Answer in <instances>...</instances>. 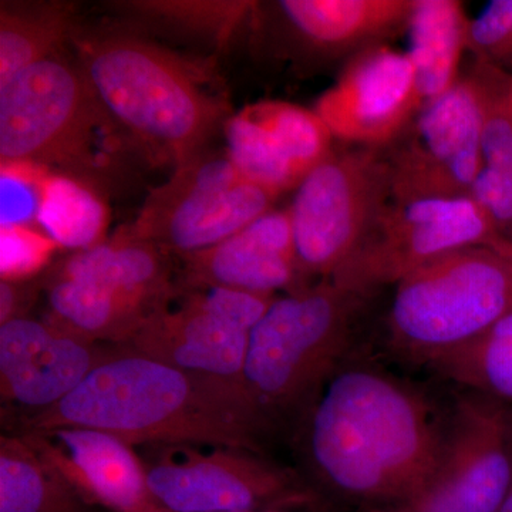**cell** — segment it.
I'll return each instance as SVG.
<instances>
[{
  "label": "cell",
  "instance_id": "6da1fadb",
  "mask_svg": "<svg viewBox=\"0 0 512 512\" xmlns=\"http://www.w3.org/2000/svg\"><path fill=\"white\" fill-rule=\"evenodd\" d=\"M447 410L448 402L362 348L293 431L296 468L326 504L404 507L437 466Z\"/></svg>",
  "mask_w": 512,
  "mask_h": 512
},
{
  "label": "cell",
  "instance_id": "7a4b0ae2",
  "mask_svg": "<svg viewBox=\"0 0 512 512\" xmlns=\"http://www.w3.org/2000/svg\"><path fill=\"white\" fill-rule=\"evenodd\" d=\"M89 427L134 447L195 444L265 453L275 439L247 387L184 372L133 350L110 355L62 402L12 419V433Z\"/></svg>",
  "mask_w": 512,
  "mask_h": 512
},
{
  "label": "cell",
  "instance_id": "3957f363",
  "mask_svg": "<svg viewBox=\"0 0 512 512\" xmlns=\"http://www.w3.org/2000/svg\"><path fill=\"white\" fill-rule=\"evenodd\" d=\"M370 295L320 279L276 296L249 339L244 382L275 437L293 431L330 377L359 352Z\"/></svg>",
  "mask_w": 512,
  "mask_h": 512
},
{
  "label": "cell",
  "instance_id": "277c9868",
  "mask_svg": "<svg viewBox=\"0 0 512 512\" xmlns=\"http://www.w3.org/2000/svg\"><path fill=\"white\" fill-rule=\"evenodd\" d=\"M79 69L121 130L178 165L198 156L229 120L228 107L177 56L136 37H89Z\"/></svg>",
  "mask_w": 512,
  "mask_h": 512
},
{
  "label": "cell",
  "instance_id": "5b68a950",
  "mask_svg": "<svg viewBox=\"0 0 512 512\" xmlns=\"http://www.w3.org/2000/svg\"><path fill=\"white\" fill-rule=\"evenodd\" d=\"M511 312V259L487 247L458 249L396 285L384 346L403 363L429 367Z\"/></svg>",
  "mask_w": 512,
  "mask_h": 512
},
{
  "label": "cell",
  "instance_id": "8992f818",
  "mask_svg": "<svg viewBox=\"0 0 512 512\" xmlns=\"http://www.w3.org/2000/svg\"><path fill=\"white\" fill-rule=\"evenodd\" d=\"M138 451L148 490L168 512L329 507L296 467L248 448L150 444Z\"/></svg>",
  "mask_w": 512,
  "mask_h": 512
},
{
  "label": "cell",
  "instance_id": "52a82bcc",
  "mask_svg": "<svg viewBox=\"0 0 512 512\" xmlns=\"http://www.w3.org/2000/svg\"><path fill=\"white\" fill-rule=\"evenodd\" d=\"M377 151H333L296 187L288 211L309 282L332 278L392 200L389 160Z\"/></svg>",
  "mask_w": 512,
  "mask_h": 512
},
{
  "label": "cell",
  "instance_id": "ba28073f",
  "mask_svg": "<svg viewBox=\"0 0 512 512\" xmlns=\"http://www.w3.org/2000/svg\"><path fill=\"white\" fill-rule=\"evenodd\" d=\"M109 124L79 67L62 60L33 64L0 87L2 164L86 167Z\"/></svg>",
  "mask_w": 512,
  "mask_h": 512
},
{
  "label": "cell",
  "instance_id": "9c48e42d",
  "mask_svg": "<svg viewBox=\"0 0 512 512\" xmlns=\"http://www.w3.org/2000/svg\"><path fill=\"white\" fill-rule=\"evenodd\" d=\"M278 197L247 180L228 156L198 154L148 195L124 232L185 258L221 244L268 214Z\"/></svg>",
  "mask_w": 512,
  "mask_h": 512
},
{
  "label": "cell",
  "instance_id": "30bf717a",
  "mask_svg": "<svg viewBox=\"0 0 512 512\" xmlns=\"http://www.w3.org/2000/svg\"><path fill=\"white\" fill-rule=\"evenodd\" d=\"M276 296L235 289H178L117 346L192 373L245 387L252 330Z\"/></svg>",
  "mask_w": 512,
  "mask_h": 512
},
{
  "label": "cell",
  "instance_id": "8fae6325",
  "mask_svg": "<svg viewBox=\"0 0 512 512\" xmlns=\"http://www.w3.org/2000/svg\"><path fill=\"white\" fill-rule=\"evenodd\" d=\"M507 238L470 197L390 201L355 254L332 276L372 296L441 256L470 247L503 252Z\"/></svg>",
  "mask_w": 512,
  "mask_h": 512
},
{
  "label": "cell",
  "instance_id": "7c38bea8",
  "mask_svg": "<svg viewBox=\"0 0 512 512\" xmlns=\"http://www.w3.org/2000/svg\"><path fill=\"white\" fill-rule=\"evenodd\" d=\"M439 461L412 512H498L512 490V404L454 387Z\"/></svg>",
  "mask_w": 512,
  "mask_h": 512
},
{
  "label": "cell",
  "instance_id": "4fadbf2b",
  "mask_svg": "<svg viewBox=\"0 0 512 512\" xmlns=\"http://www.w3.org/2000/svg\"><path fill=\"white\" fill-rule=\"evenodd\" d=\"M390 165L393 202L468 197L484 167L483 111L473 77L424 104Z\"/></svg>",
  "mask_w": 512,
  "mask_h": 512
},
{
  "label": "cell",
  "instance_id": "5bb4252c",
  "mask_svg": "<svg viewBox=\"0 0 512 512\" xmlns=\"http://www.w3.org/2000/svg\"><path fill=\"white\" fill-rule=\"evenodd\" d=\"M421 107L412 59L380 43L350 59L315 111L336 140L379 150L402 136Z\"/></svg>",
  "mask_w": 512,
  "mask_h": 512
},
{
  "label": "cell",
  "instance_id": "9a60e30c",
  "mask_svg": "<svg viewBox=\"0 0 512 512\" xmlns=\"http://www.w3.org/2000/svg\"><path fill=\"white\" fill-rule=\"evenodd\" d=\"M101 345L49 322L19 318L0 323V392L15 417L52 409L110 355Z\"/></svg>",
  "mask_w": 512,
  "mask_h": 512
},
{
  "label": "cell",
  "instance_id": "2e32d148",
  "mask_svg": "<svg viewBox=\"0 0 512 512\" xmlns=\"http://www.w3.org/2000/svg\"><path fill=\"white\" fill-rule=\"evenodd\" d=\"M18 434L87 504L109 512L161 510L148 490L136 447L89 427H50Z\"/></svg>",
  "mask_w": 512,
  "mask_h": 512
},
{
  "label": "cell",
  "instance_id": "e0dca14e",
  "mask_svg": "<svg viewBox=\"0 0 512 512\" xmlns=\"http://www.w3.org/2000/svg\"><path fill=\"white\" fill-rule=\"evenodd\" d=\"M183 259L178 289L224 288L276 296L313 284L302 274L289 211H269L215 247Z\"/></svg>",
  "mask_w": 512,
  "mask_h": 512
},
{
  "label": "cell",
  "instance_id": "ac0fdd59",
  "mask_svg": "<svg viewBox=\"0 0 512 512\" xmlns=\"http://www.w3.org/2000/svg\"><path fill=\"white\" fill-rule=\"evenodd\" d=\"M52 271L99 286L150 313L177 291L170 255L124 231L96 247L74 251Z\"/></svg>",
  "mask_w": 512,
  "mask_h": 512
},
{
  "label": "cell",
  "instance_id": "d6986e66",
  "mask_svg": "<svg viewBox=\"0 0 512 512\" xmlns=\"http://www.w3.org/2000/svg\"><path fill=\"white\" fill-rule=\"evenodd\" d=\"M278 6L315 49L360 52L407 29L413 0H282Z\"/></svg>",
  "mask_w": 512,
  "mask_h": 512
},
{
  "label": "cell",
  "instance_id": "ffe728a7",
  "mask_svg": "<svg viewBox=\"0 0 512 512\" xmlns=\"http://www.w3.org/2000/svg\"><path fill=\"white\" fill-rule=\"evenodd\" d=\"M467 18L457 0H413L410 49L423 106L447 93L461 79L460 63L468 50Z\"/></svg>",
  "mask_w": 512,
  "mask_h": 512
},
{
  "label": "cell",
  "instance_id": "44dd1931",
  "mask_svg": "<svg viewBox=\"0 0 512 512\" xmlns=\"http://www.w3.org/2000/svg\"><path fill=\"white\" fill-rule=\"evenodd\" d=\"M43 291L49 309L45 319L101 345H124L150 315L136 303L52 269L43 278Z\"/></svg>",
  "mask_w": 512,
  "mask_h": 512
},
{
  "label": "cell",
  "instance_id": "7402d4cb",
  "mask_svg": "<svg viewBox=\"0 0 512 512\" xmlns=\"http://www.w3.org/2000/svg\"><path fill=\"white\" fill-rule=\"evenodd\" d=\"M0 512H96L18 434L0 437Z\"/></svg>",
  "mask_w": 512,
  "mask_h": 512
},
{
  "label": "cell",
  "instance_id": "603a6c76",
  "mask_svg": "<svg viewBox=\"0 0 512 512\" xmlns=\"http://www.w3.org/2000/svg\"><path fill=\"white\" fill-rule=\"evenodd\" d=\"M72 32V12L67 6L3 5L0 9V87L33 66L52 59Z\"/></svg>",
  "mask_w": 512,
  "mask_h": 512
},
{
  "label": "cell",
  "instance_id": "cb8c5ba5",
  "mask_svg": "<svg viewBox=\"0 0 512 512\" xmlns=\"http://www.w3.org/2000/svg\"><path fill=\"white\" fill-rule=\"evenodd\" d=\"M427 369L454 387L476 390L512 404V312Z\"/></svg>",
  "mask_w": 512,
  "mask_h": 512
},
{
  "label": "cell",
  "instance_id": "d4e9b609",
  "mask_svg": "<svg viewBox=\"0 0 512 512\" xmlns=\"http://www.w3.org/2000/svg\"><path fill=\"white\" fill-rule=\"evenodd\" d=\"M37 221L56 245L74 251L103 242L107 211L89 188L66 177L45 178Z\"/></svg>",
  "mask_w": 512,
  "mask_h": 512
},
{
  "label": "cell",
  "instance_id": "484cf974",
  "mask_svg": "<svg viewBox=\"0 0 512 512\" xmlns=\"http://www.w3.org/2000/svg\"><path fill=\"white\" fill-rule=\"evenodd\" d=\"M224 128L227 156L247 180L278 195L301 184L278 141L249 107L229 117Z\"/></svg>",
  "mask_w": 512,
  "mask_h": 512
},
{
  "label": "cell",
  "instance_id": "4316f807",
  "mask_svg": "<svg viewBox=\"0 0 512 512\" xmlns=\"http://www.w3.org/2000/svg\"><path fill=\"white\" fill-rule=\"evenodd\" d=\"M249 110L271 131L302 180L333 153L335 138L315 110L285 101H262Z\"/></svg>",
  "mask_w": 512,
  "mask_h": 512
},
{
  "label": "cell",
  "instance_id": "83f0119b",
  "mask_svg": "<svg viewBox=\"0 0 512 512\" xmlns=\"http://www.w3.org/2000/svg\"><path fill=\"white\" fill-rule=\"evenodd\" d=\"M255 3L249 2H143L133 3L134 9L160 18L180 22L188 29H198L212 35L228 37L247 18Z\"/></svg>",
  "mask_w": 512,
  "mask_h": 512
},
{
  "label": "cell",
  "instance_id": "f1b7e54d",
  "mask_svg": "<svg viewBox=\"0 0 512 512\" xmlns=\"http://www.w3.org/2000/svg\"><path fill=\"white\" fill-rule=\"evenodd\" d=\"M468 50L478 62L512 74V0H494L470 19Z\"/></svg>",
  "mask_w": 512,
  "mask_h": 512
},
{
  "label": "cell",
  "instance_id": "f546056e",
  "mask_svg": "<svg viewBox=\"0 0 512 512\" xmlns=\"http://www.w3.org/2000/svg\"><path fill=\"white\" fill-rule=\"evenodd\" d=\"M23 164H2V227L19 225L39 217L45 178L23 170Z\"/></svg>",
  "mask_w": 512,
  "mask_h": 512
},
{
  "label": "cell",
  "instance_id": "4dcf8cb0",
  "mask_svg": "<svg viewBox=\"0 0 512 512\" xmlns=\"http://www.w3.org/2000/svg\"><path fill=\"white\" fill-rule=\"evenodd\" d=\"M55 245L29 227H2V279L33 278Z\"/></svg>",
  "mask_w": 512,
  "mask_h": 512
},
{
  "label": "cell",
  "instance_id": "1f68e13d",
  "mask_svg": "<svg viewBox=\"0 0 512 512\" xmlns=\"http://www.w3.org/2000/svg\"><path fill=\"white\" fill-rule=\"evenodd\" d=\"M470 76L480 90L484 164L512 177V116L483 82L473 74Z\"/></svg>",
  "mask_w": 512,
  "mask_h": 512
},
{
  "label": "cell",
  "instance_id": "d6a6232c",
  "mask_svg": "<svg viewBox=\"0 0 512 512\" xmlns=\"http://www.w3.org/2000/svg\"><path fill=\"white\" fill-rule=\"evenodd\" d=\"M468 197L480 205L505 238L512 234V177L485 165L471 185Z\"/></svg>",
  "mask_w": 512,
  "mask_h": 512
},
{
  "label": "cell",
  "instance_id": "836d02e7",
  "mask_svg": "<svg viewBox=\"0 0 512 512\" xmlns=\"http://www.w3.org/2000/svg\"><path fill=\"white\" fill-rule=\"evenodd\" d=\"M43 291V278L2 279L0 281V323L26 318L37 293Z\"/></svg>",
  "mask_w": 512,
  "mask_h": 512
},
{
  "label": "cell",
  "instance_id": "e575fe53",
  "mask_svg": "<svg viewBox=\"0 0 512 512\" xmlns=\"http://www.w3.org/2000/svg\"><path fill=\"white\" fill-rule=\"evenodd\" d=\"M473 76H476L498 97L512 116V74L477 60Z\"/></svg>",
  "mask_w": 512,
  "mask_h": 512
},
{
  "label": "cell",
  "instance_id": "d590c367",
  "mask_svg": "<svg viewBox=\"0 0 512 512\" xmlns=\"http://www.w3.org/2000/svg\"><path fill=\"white\" fill-rule=\"evenodd\" d=\"M153 512H168L164 510H156ZM245 512H333L329 507L316 508H292V510H261V511H245Z\"/></svg>",
  "mask_w": 512,
  "mask_h": 512
},
{
  "label": "cell",
  "instance_id": "8d00e7d4",
  "mask_svg": "<svg viewBox=\"0 0 512 512\" xmlns=\"http://www.w3.org/2000/svg\"><path fill=\"white\" fill-rule=\"evenodd\" d=\"M360 512H412L404 507H380V508H369V510H362Z\"/></svg>",
  "mask_w": 512,
  "mask_h": 512
},
{
  "label": "cell",
  "instance_id": "74e56055",
  "mask_svg": "<svg viewBox=\"0 0 512 512\" xmlns=\"http://www.w3.org/2000/svg\"><path fill=\"white\" fill-rule=\"evenodd\" d=\"M501 255L507 256L512 261V234L507 238V244H505L503 254Z\"/></svg>",
  "mask_w": 512,
  "mask_h": 512
},
{
  "label": "cell",
  "instance_id": "f35d334b",
  "mask_svg": "<svg viewBox=\"0 0 512 512\" xmlns=\"http://www.w3.org/2000/svg\"><path fill=\"white\" fill-rule=\"evenodd\" d=\"M498 512H512V490L507 500L504 501L503 507H501Z\"/></svg>",
  "mask_w": 512,
  "mask_h": 512
}]
</instances>
